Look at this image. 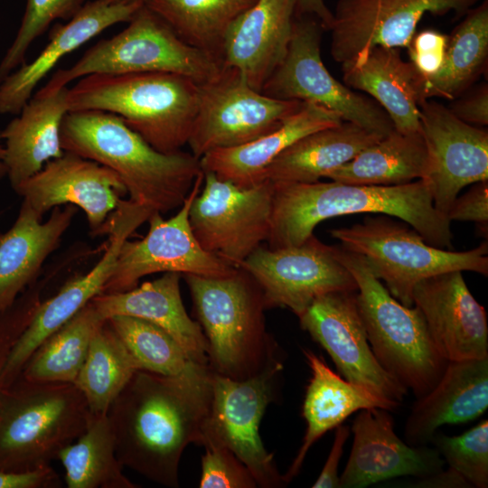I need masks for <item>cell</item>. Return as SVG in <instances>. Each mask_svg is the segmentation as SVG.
Wrapping results in <instances>:
<instances>
[{"label": "cell", "mask_w": 488, "mask_h": 488, "mask_svg": "<svg viewBox=\"0 0 488 488\" xmlns=\"http://www.w3.org/2000/svg\"><path fill=\"white\" fill-rule=\"evenodd\" d=\"M199 97L200 84L181 74H90L68 89V106L115 114L155 149L171 154L188 143Z\"/></svg>", "instance_id": "cell-4"}, {"label": "cell", "mask_w": 488, "mask_h": 488, "mask_svg": "<svg viewBox=\"0 0 488 488\" xmlns=\"http://www.w3.org/2000/svg\"><path fill=\"white\" fill-rule=\"evenodd\" d=\"M448 42V35L436 30H424L415 33L410 41V62L423 77L435 75L441 68Z\"/></svg>", "instance_id": "cell-44"}, {"label": "cell", "mask_w": 488, "mask_h": 488, "mask_svg": "<svg viewBox=\"0 0 488 488\" xmlns=\"http://www.w3.org/2000/svg\"><path fill=\"white\" fill-rule=\"evenodd\" d=\"M488 408V356L451 361L435 387L414 402L404 426L405 442L427 446L444 425L467 423Z\"/></svg>", "instance_id": "cell-24"}, {"label": "cell", "mask_w": 488, "mask_h": 488, "mask_svg": "<svg viewBox=\"0 0 488 488\" xmlns=\"http://www.w3.org/2000/svg\"><path fill=\"white\" fill-rule=\"evenodd\" d=\"M267 248L304 243L329 218L357 213L394 216L408 223L430 245L452 248L450 221L434 206L422 179L398 185L341 183H273Z\"/></svg>", "instance_id": "cell-2"}, {"label": "cell", "mask_w": 488, "mask_h": 488, "mask_svg": "<svg viewBox=\"0 0 488 488\" xmlns=\"http://www.w3.org/2000/svg\"><path fill=\"white\" fill-rule=\"evenodd\" d=\"M203 183V172L177 213L164 220L154 213L149 230L139 240L126 239L119 249L114 269L102 293L123 292L136 287L139 280L155 273L175 272L182 276L224 277L236 267L204 250L194 237L189 221L193 199Z\"/></svg>", "instance_id": "cell-14"}, {"label": "cell", "mask_w": 488, "mask_h": 488, "mask_svg": "<svg viewBox=\"0 0 488 488\" xmlns=\"http://www.w3.org/2000/svg\"><path fill=\"white\" fill-rule=\"evenodd\" d=\"M239 267L261 288L267 309L286 307L297 317L324 294L357 290L354 277L336 258L333 247L314 234L298 246L275 249L260 246Z\"/></svg>", "instance_id": "cell-15"}, {"label": "cell", "mask_w": 488, "mask_h": 488, "mask_svg": "<svg viewBox=\"0 0 488 488\" xmlns=\"http://www.w3.org/2000/svg\"><path fill=\"white\" fill-rule=\"evenodd\" d=\"M333 249L356 281L359 311L378 362L416 399L423 397L448 361L437 351L420 311L393 297L362 256L344 248Z\"/></svg>", "instance_id": "cell-6"}, {"label": "cell", "mask_w": 488, "mask_h": 488, "mask_svg": "<svg viewBox=\"0 0 488 488\" xmlns=\"http://www.w3.org/2000/svg\"><path fill=\"white\" fill-rule=\"evenodd\" d=\"M105 321L89 302L36 348L19 376L31 380L75 383L90 341Z\"/></svg>", "instance_id": "cell-37"}, {"label": "cell", "mask_w": 488, "mask_h": 488, "mask_svg": "<svg viewBox=\"0 0 488 488\" xmlns=\"http://www.w3.org/2000/svg\"><path fill=\"white\" fill-rule=\"evenodd\" d=\"M383 136L346 121L312 132L285 149L266 169L263 181L317 182Z\"/></svg>", "instance_id": "cell-32"}, {"label": "cell", "mask_w": 488, "mask_h": 488, "mask_svg": "<svg viewBox=\"0 0 488 488\" xmlns=\"http://www.w3.org/2000/svg\"><path fill=\"white\" fill-rule=\"evenodd\" d=\"M256 0H145L144 4L189 45L221 61L232 23Z\"/></svg>", "instance_id": "cell-35"}, {"label": "cell", "mask_w": 488, "mask_h": 488, "mask_svg": "<svg viewBox=\"0 0 488 488\" xmlns=\"http://www.w3.org/2000/svg\"><path fill=\"white\" fill-rule=\"evenodd\" d=\"M450 110L462 121L470 125L488 124V88L479 86L464 98L455 101Z\"/></svg>", "instance_id": "cell-47"}, {"label": "cell", "mask_w": 488, "mask_h": 488, "mask_svg": "<svg viewBox=\"0 0 488 488\" xmlns=\"http://www.w3.org/2000/svg\"><path fill=\"white\" fill-rule=\"evenodd\" d=\"M211 379L137 371L108 411L122 465L158 484L178 487L182 455L202 439Z\"/></svg>", "instance_id": "cell-1"}, {"label": "cell", "mask_w": 488, "mask_h": 488, "mask_svg": "<svg viewBox=\"0 0 488 488\" xmlns=\"http://www.w3.org/2000/svg\"><path fill=\"white\" fill-rule=\"evenodd\" d=\"M298 0H256L231 24L221 63L237 70L260 91L282 61L290 41Z\"/></svg>", "instance_id": "cell-23"}, {"label": "cell", "mask_w": 488, "mask_h": 488, "mask_svg": "<svg viewBox=\"0 0 488 488\" xmlns=\"http://www.w3.org/2000/svg\"><path fill=\"white\" fill-rule=\"evenodd\" d=\"M59 474L51 465L32 471H0V488H56Z\"/></svg>", "instance_id": "cell-46"}, {"label": "cell", "mask_w": 488, "mask_h": 488, "mask_svg": "<svg viewBox=\"0 0 488 488\" xmlns=\"http://www.w3.org/2000/svg\"><path fill=\"white\" fill-rule=\"evenodd\" d=\"M427 166V150L421 132L393 129L327 178L347 183L398 185L423 179Z\"/></svg>", "instance_id": "cell-33"}, {"label": "cell", "mask_w": 488, "mask_h": 488, "mask_svg": "<svg viewBox=\"0 0 488 488\" xmlns=\"http://www.w3.org/2000/svg\"><path fill=\"white\" fill-rule=\"evenodd\" d=\"M202 488H255L257 482L249 468L223 446L203 445Z\"/></svg>", "instance_id": "cell-42"}, {"label": "cell", "mask_w": 488, "mask_h": 488, "mask_svg": "<svg viewBox=\"0 0 488 488\" xmlns=\"http://www.w3.org/2000/svg\"><path fill=\"white\" fill-rule=\"evenodd\" d=\"M143 4L89 1L67 23L53 27L44 49L0 84V114H18L58 61L108 27L127 23Z\"/></svg>", "instance_id": "cell-25"}, {"label": "cell", "mask_w": 488, "mask_h": 488, "mask_svg": "<svg viewBox=\"0 0 488 488\" xmlns=\"http://www.w3.org/2000/svg\"><path fill=\"white\" fill-rule=\"evenodd\" d=\"M313 16L322 24L324 30H329L333 14L325 5L324 0H298L296 16Z\"/></svg>", "instance_id": "cell-50"}, {"label": "cell", "mask_w": 488, "mask_h": 488, "mask_svg": "<svg viewBox=\"0 0 488 488\" xmlns=\"http://www.w3.org/2000/svg\"><path fill=\"white\" fill-rule=\"evenodd\" d=\"M350 434L351 427L347 425L341 424L335 427L333 446L313 488H340L339 464Z\"/></svg>", "instance_id": "cell-48"}, {"label": "cell", "mask_w": 488, "mask_h": 488, "mask_svg": "<svg viewBox=\"0 0 488 488\" xmlns=\"http://www.w3.org/2000/svg\"><path fill=\"white\" fill-rule=\"evenodd\" d=\"M141 371L165 376L208 378L209 366L192 361L183 347L160 327L140 318L115 315L107 319Z\"/></svg>", "instance_id": "cell-39"}, {"label": "cell", "mask_w": 488, "mask_h": 488, "mask_svg": "<svg viewBox=\"0 0 488 488\" xmlns=\"http://www.w3.org/2000/svg\"><path fill=\"white\" fill-rule=\"evenodd\" d=\"M303 353L312 374L302 408L306 430L295 459L284 474L287 483L300 472L312 446L352 414L371 408L392 411L400 406L366 387L345 380L311 350L304 349Z\"/></svg>", "instance_id": "cell-30"}, {"label": "cell", "mask_w": 488, "mask_h": 488, "mask_svg": "<svg viewBox=\"0 0 488 488\" xmlns=\"http://www.w3.org/2000/svg\"><path fill=\"white\" fill-rule=\"evenodd\" d=\"M49 280L50 277L38 278L20 295L10 308L0 313V390L3 387V371L10 352L42 302V293Z\"/></svg>", "instance_id": "cell-43"}, {"label": "cell", "mask_w": 488, "mask_h": 488, "mask_svg": "<svg viewBox=\"0 0 488 488\" xmlns=\"http://www.w3.org/2000/svg\"><path fill=\"white\" fill-rule=\"evenodd\" d=\"M3 137L0 132V180L6 177V166L5 164V148L2 143Z\"/></svg>", "instance_id": "cell-51"}, {"label": "cell", "mask_w": 488, "mask_h": 488, "mask_svg": "<svg viewBox=\"0 0 488 488\" xmlns=\"http://www.w3.org/2000/svg\"><path fill=\"white\" fill-rule=\"evenodd\" d=\"M409 487L419 488H469L471 485L458 473L451 468L441 470L430 475L417 478Z\"/></svg>", "instance_id": "cell-49"}, {"label": "cell", "mask_w": 488, "mask_h": 488, "mask_svg": "<svg viewBox=\"0 0 488 488\" xmlns=\"http://www.w3.org/2000/svg\"><path fill=\"white\" fill-rule=\"evenodd\" d=\"M108 4L114 3H144L145 0H102Z\"/></svg>", "instance_id": "cell-52"}, {"label": "cell", "mask_w": 488, "mask_h": 488, "mask_svg": "<svg viewBox=\"0 0 488 488\" xmlns=\"http://www.w3.org/2000/svg\"><path fill=\"white\" fill-rule=\"evenodd\" d=\"M57 459L63 465L69 488L137 487L123 474L108 413L91 414L83 433Z\"/></svg>", "instance_id": "cell-36"}, {"label": "cell", "mask_w": 488, "mask_h": 488, "mask_svg": "<svg viewBox=\"0 0 488 488\" xmlns=\"http://www.w3.org/2000/svg\"><path fill=\"white\" fill-rule=\"evenodd\" d=\"M116 35L102 39L70 68L58 70L47 86L65 87L90 74L170 72L203 84L219 74L221 61L179 38L143 4Z\"/></svg>", "instance_id": "cell-9"}, {"label": "cell", "mask_w": 488, "mask_h": 488, "mask_svg": "<svg viewBox=\"0 0 488 488\" xmlns=\"http://www.w3.org/2000/svg\"><path fill=\"white\" fill-rule=\"evenodd\" d=\"M323 30L313 16H295L286 55L260 92L273 99L321 105L343 121L386 136L394 127L385 110L375 100L338 81L324 65L320 52Z\"/></svg>", "instance_id": "cell-11"}, {"label": "cell", "mask_w": 488, "mask_h": 488, "mask_svg": "<svg viewBox=\"0 0 488 488\" xmlns=\"http://www.w3.org/2000/svg\"><path fill=\"white\" fill-rule=\"evenodd\" d=\"M431 443L449 468L471 487H488V421L483 420L458 436L435 434Z\"/></svg>", "instance_id": "cell-41"}, {"label": "cell", "mask_w": 488, "mask_h": 488, "mask_svg": "<svg viewBox=\"0 0 488 488\" xmlns=\"http://www.w3.org/2000/svg\"><path fill=\"white\" fill-rule=\"evenodd\" d=\"M303 105L266 96L240 73L222 65L219 74L200 85L195 119L187 145L201 158L208 152L247 144L278 127Z\"/></svg>", "instance_id": "cell-13"}, {"label": "cell", "mask_w": 488, "mask_h": 488, "mask_svg": "<svg viewBox=\"0 0 488 488\" xmlns=\"http://www.w3.org/2000/svg\"><path fill=\"white\" fill-rule=\"evenodd\" d=\"M197 322L207 342L208 366L216 374L243 380L280 353L267 333L261 288L242 267L224 277L183 275Z\"/></svg>", "instance_id": "cell-5"}, {"label": "cell", "mask_w": 488, "mask_h": 488, "mask_svg": "<svg viewBox=\"0 0 488 488\" xmlns=\"http://www.w3.org/2000/svg\"><path fill=\"white\" fill-rule=\"evenodd\" d=\"M61 144L65 152L115 172L128 200L150 215L180 208L202 172L200 159L192 153H162L118 116L101 110L68 111L61 127Z\"/></svg>", "instance_id": "cell-3"}, {"label": "cell", "mask_w": 488, "mask_h": 488, "mask_svg": "<svg viewBox=\"0 0 488 488\" xmlns=\"http://www.w3.org/2000/svg\"><path fill=\"white\" fill-rule=\"evenodd\" d=\"M175 272L164 273L132 289L100 293L92 305L105 320L127 315L145 320L166 332L195 362L208 366L207 342L201 325L187 314Z\"/></svg>", "instance_id": "cell-28"}, {"label": "cell", "mask_w": 488, "mask_h": 488, "mask_svg": "<svg viewBox=\"0 0 488 488\" xmlns=\"http://www.w3.org/2000/svg\"><path fill=\"white\" fill-rule=\"evenodd\" d=\"M90 416L74 383L18 376L0 390V471L51 465L83 433Z\"/></svg>", "instance_id": "cell-7"}, {"label": "cell", "mask_w": 488, "mask_h": 488, "mask_svg": "<svg viewBox=\"0 0 488 488\" xmlns=\"http://www.w3.org/2000/svg\"><path fill=\"white\" fill-rule=\"evenodd\" d=\"M87 0H26L16 36L0 62V84L24 62L30 45L58 19L70 21Z\"/></svg>", "instance_id": "cell-40"}, {"label": "cell", "mask_w": 488, "mask_h": 488, "mask_svg": "<svg viewBox=\"0 0 488 488\" xmlns=\"http://www.w3.org/2000/svg\"><path fill=\"white\" fill-rule=\"evenodd\" d=\"M488 56V4L469 10L465 19L448 36L443 64L433 76L423 79L422 97L454 99L483 70Z\"/></svg>", "instance_id": "cell-34"}, {"label": "cell", "mask_w": 488, "mask_h": 488, "mask_svg": "<svg viewBox=\"0 0 488 488\" xmlns=\"http://www.w3.org/2000/svg\"><path fill=\"white\" fill-rule=\"evenodd\" d=\"M356 294L334 291L317 297L298 317L300 325L326 351L343 378L401 405L408 389L374 356Z\"/></svg>", "instance_id": "cell-16"}, {"label": "cell", "mask_w": 488, "mask_h": 488, "mask_svg": "<svg viewBox=\"0 0 488 488\" xmlns=\"http://www.w3.org/2000/svg\"><path fill=\"white\" fill-rule=\"evenodd\" d=\"M482 0H339L331 54L340 64L374 46L408 48L426 13H464Z\"/></svg>", "instance_id": "cell-19"}, {"label": "cell", "mask_w": 488, "mask_h": 488, "mask_svg": "<svg viewBox=\"0 0 488 488\" xmlns=\"http://www.w3.org/2000/svg\"><path fill=\"white\" fill-rule=\"evenodd\" d=\"M343 248L364 258L390 295L412 306L415 286L447 271L488 275V244L466 251H452L428 244L413 228L383 214L367 216L361 223L330 230Z\"/></svg>", "instance_id": "cell-8"}, {"label": "cell", "mask_w": 488, "mask_h": 488, "mask_svg": "<svg viewBox=\"0 0 488 488\" xmlns=\"http://www.w3.org/2000/svg\"><path fill=\"white\" fill-rule=\"evenodd\" d=\"M68 89L45 84L1 132L6 177L14 190L64 154L61 127L69 111Z\"/></svg>", "instance_id": "cell-27"}, {"label": "cell", "mask_w": 488, "mask_h": 488, "mask_svg": "<svg viewBox=\"0 0 488 488\" xmlns=\"http://www.w3.org/2000/svg\"><path fill=\"white\" fill-rule=\"evenodd\" d=\"M419 113L428 155L422 180L435 208L446 217L464 187L488 180V132L462 121L436 101L423 100Z\"/></svg>", "instance_id": "cell-17"}, {"label": "cell", "mask_w": 488, "mask_h": 488, "mask_svg": "<svg viewBox=\"0 0 488 488\" xmlns=\"http://www.w3.org/2000/svg\"><path fill=\"white\" fill-rule=\"evenodd\" d=\"M346 85L370 94L401 133L420 132L423 77L398 48L374 46L343 62Z\"/></svg>", "instance_id": "cell-29"}, {"label": "cell", "mask_w": 488, "mask_h": 488, "mask_svg": "<svg viewBox=\"0 0 488 488\" xmlns=\"http://www.w3.org/2000/svg\"><path fill=\"white\" fill-rule=\"evenodd\" d=\"M141 371L107 320L95 332L75 381L93 415L107 414L134 374Z\"/></svg>", "instance_id": "cell-38"}, {"label": "cell", "mask_w": 488, "mask_h": 488, "mask_svg": "<svg viewBox=\"0 0 488 488\" xmlns=\"http://www.w3.org/2000/svg\"><path fill=\"white\" fill-rule=\"evenodd\" d=\"M14 191L42 217L61 205L71 204L81 209L92 235H99L108 217L127 194L124 183L111 169L65 151Z\"/></svg>", "instance_id": "cell-20"}, {"label": "cell", "mask_w": 488, "mask_h": 488, "mask_svg": "<svg viewBox=\"0 0 488 488\" xmlns=\"http://www.w3.org/2000/svg\"><path fill=\"white\" fill-rule=\"evenodd\" d=\"M283 369L278 353L258 374L243 380L212 372L210 406L202 430L200 445L214 444L230 449L262 488L287 484L259 435L266 408L277 396Z\"/></svg>", "instance_id": "cell-10"}, {"label": "cell", "mask_w": 488, "mask_h": 488, "mask_svg": "<svg viewBox=\"0 0 488 488\" xmlns=\"http://www.w3.org/2000/svg\"><path fill=\"white\" fill-rule=\"evenodd\" d=\"M390 412L380 408L358 411L340 488H364L396 477L419 478L444 469L445 461L435 447L410 446L397 436Z\"/></svg>", "instance_id": "cell-21"}, {"label": "cell", "mask_w": 488, "mask_h": 488, "mask_svg": "<svg viewBox=\"0 0 488 488\" xmlns=\"http://www.w3.org/2000/svg\"><path fill=\"white\" fill-rule=\"evenodd\" d=\"M462 273L453 270L427 277L412 292L413 305L447 361L488 356L486 311L468 289Z\"/></svg>", "instance_id": "cell-22"}, {"label": "cell", "mask_w": 488, "mask_h": 488, "mask_svg": "<svg viewBox=\"0 0 488 488\" xmlns=\"http://www.w3.org/2000/svg\"><path fill=\"white\" fill-rule=\"evenodd\" d=\"M273 193L267 180L240 187L203 172L202 186L189 211L190 226L201 247L239 267L268 238Z\"/></svg>", "instance_id": "cell-12"}, {"label": "cell", "mask_w": 488, "mask_h": 488, "mask_svg": "<svg viewBox=\"0 0 488 488\" xmlns=\"http://www.w3.org/2000/svg\"><path fill=\"white\" fill-rule=\"evenodd\" d=\"M144 222L139 212L126 202L108 217L99 233L109 236L103 256L88 273L68 281L53 296L42 300L10 352L3 371V386L20 375L29 357L47 337L103 292L121 245Z\"/></svg>", "instance_id": "cell-18"}, {"label": "cell", "mask_w": 488, "mask_h": 488, "mask_svg": "<svg viewBox=\"0 0 488 488\" xmlns=\"http://www.w3.org/2000/svg\"><path fill=\"white\" fill-rule=\"evenodd\" d=\"M77 211L71 204L58 206L42 222L23 200L15 221L0 234V313L39 278L44 261L60 245Z\"/></svg>", "instance_id": "cell-26"}, {"label": "cell", "mask_w": 488, "mask_h": 488, "mask_svg": "<svg viewBox=\"0 0 488 488\" xmlns=\"http://www.w3.org/2000/svg\"><path fill=\"white\" fill-rule=\"evenodd\" d=\"M446 217L450 221H471L479 232L487 237L488 232V180L475 183L471 189L453 202Z\"/></svg>", "instance_id": "cell-45"}, {"label": "cell", "mask_w": 488, "mask_h": 488, "mask_svg": "<svg viewBox=\"0 0 488 488\" xmlns=\"http://www.w3.org/2000/svg\"><path fill=\"white\" fill-rule=\"evenodd\" d=\"M343 119L330 109L313 102L302 107L273 131L247 144L216 149L200 158L202 172L240 187L263 182L268 165L299 138L320 129L337 126Z\"/></svg>", "instance_id": "cell-31"}]
</instances>
